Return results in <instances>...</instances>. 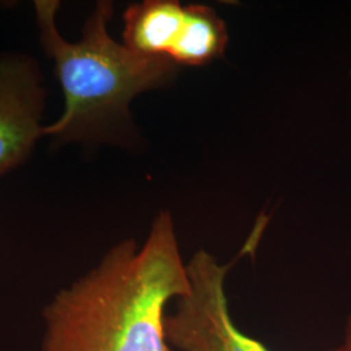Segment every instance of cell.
I'll return each instance as SVG.
<instances>
[{"instance_id":"1","label":"cell","mask_w":351,"mask_h":351,"mask_svg":"<svg viewBox=\"0 0 351 351\" xmlns=\"http://www.w3.org/2000/svg\"><path fill=\"white\" fill-rule=\"evenodd\" d=\"M190 289L175 224L160 213L142 246L125 239L53 295L39 351H171L165 308Z\"/></svg>"},{"instance_id":"2","label":"cell","mask_w":351,"mask_h":351,"mask_svg":"<svg viewBox=\"0 0 351 351\" xmlns=\"http://www.w3.org/2000/svg\"><path fill=\"white\" fill-rule=\"evenodd\" d=\"M55 0H37L42 46L55 62L65 107L58 121L45 126V136L81 141L101 133L106 126L128 120L129 104L141 93L160 88L176 72L175 63L149 58L116 42L108 33L110 1H99L88 17L81 40L69 43L58 32Z\"/></svg>"},{"instance_id":"3","label":"cell","mask_w":351,"mask_h":351,"mask_svg":"<svg viewBox=\"0 0 351 351\" xmlns=\"http://www.w3.org/2000/svg\"><path fill=\"white\" fill-rule=\"evenodd\" d=\"M232 264L220 265L203 250L193 255L186 264L190 289L176 300L175 311L164 316V336L171 346L180 351H271L243 335L230 317L226 278Z\"/></svg>"},{"instance_id":"4","label":"cell","mask_w":351,"mask_h":351,"mask_svg":"<svg viewBox=\"0 0 351 351\" xmlns=\"http://www.w3.org/2000/svg\"><path fill=\"white\" fill-rule=\"evenodd\" d=\"M40 82L32 59L7 56L0 60V176L24 162L37 139L45 137Z\"/></svg>"},{"instance_id":"5","label":"cell","mask_w":351,"mask_h":351,"mask_svg":"<svg viewBox=\"0 0 351 351\" xmlns=\"http://www.w3.org/2000/svg\"><path fill=\"white\" fill-rule=\"evenodd\" d=\"M188 5L175 0H146L124 14V45L149 58L168 59L184 33Z\"/></svg>"},{"instance_id":"6","label":"cell","mask_w":351,"mask_h":351,"mask_svg":"<svg viewBox=\"0 0 351 351\" xmlns=\"http://www.w3.org/2000/svg\"><path fill=\"white\" fill-rule=\"evenodd\" d=\"M228 39L226 23L213 8L191 4L184 33L169 60L176 65H206L224 53Z\"/></svg>"},{"instance_id":"7","label":"cell","mask_w":351,"mask_h":351,"mask_svg":"<svg viewBox=\"0 0 351 351\" xmlns=\"http://www.w3.org/2000/svg\"><path fill=\"white\" fill-rule=\"evenodd\" d=\"M341 348H342V351H351V315L346 320L345 341H343V345Z\"/></svg>"}]
</instances>
